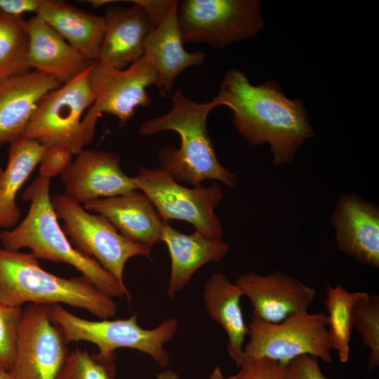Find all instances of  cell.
<instances>
[{
	"instance_id": "9a60e30c",
	"label": "cell",
	"mask_w": 379,
	"mask_h": 379,
	"mask_svg": "<svg viewBox=\"0 0 379 379\" xmlns=\"http://www.w3.org/2000/svg\"><path fill=\"white\" fill-rule=\"evenodd\" d=\"M338 249L359 263L379 268V209L355 194H342L331 216Z\"/></svg>"
},
{
	"instance_id": "d590c367",
	"label": "cell",
	"mask_w": 379,
	"mask_h": 379,
	"mask_svg": "<svg viewBox=\"0 0 379 379\" xmlns=\"http://www.w3.org/2000/svg\"><path fill=\"white\" fill-rule=\"evenodd\" d=\"M114 1H111V0H91V1H88L87 2H89L94 8H97L102 6H104L105 4H110V3L114 2Z\"/></svg>"
},
{
	"instance_id": "ab89813d",
	"label": "cell",
	"mask_w": 379,
	"mask_h": 379,
	"mask_svg": "<svg viewBox=\"0 0 379 379\" xmlns=\"http://www.w3.org/2000/svg\"><path fill=\"white\" fill-rule=\"evenodd\" d=\"M364 379H369V378H364Z\"/></svg>"
},
{
	"instance_id": "9c48e42d",
	"label": "cell",
	"mask_w": 379,
	"mask_h": 379,
	"mask_svg": "<svg viewBox=\"0 0 379 379\" xmlns=\"http://www.w3.org/2000/svg\"><path fill=\"white\" fill-rule=\"evenodd\" d=\"M51 203L72 246L98 262L120 283L124 284V270L130 258L151 257L150 248L128 240L105 217L91 213L63 194L55 195Z\"/></svg>"
},
{
	"instance_id": "3957f363",
	"label": "cell",
	"mask_w": 379,
	"mask_h": 379,
	"mask_svg": "<svg viewBox=\"0 0 379 379\" xmlns=\"http://www.w3.org/2000/svg\"><path fill=\"white\" fill-rule=\"evenodd\" d=\"M172 108L160 117L145 121L139 128L140 135H150L164 131L177 132L181 138L178 149L168 145L159 154L160 168L169 173L177 182L194 187L204 180H216L229 187L237 183V175L218 161L206 123L209 112L220 104L215 100L196 102L177 88L171 97Z\"/></svg>"
},
{
	"instance_id": "8fae6325",
	"label": "cell",
	"mask_w": 379,
	"mask_h": 379,
	"mask_svg": "<svg viewBox=\"0 0 379 379\" xmlns=\"http://www.w3.org/2000/svg\"><path fill=\"white\" fill-rule=\"evenodd\" d=\"M135 178L139 190L149 199L164 222L172 219L185 220L201 234L222 240V225L214 213V208L223 196L219 185L188 188L161 168L140 167Z\"/></svg>"
},
{
	"instance_id": "5b68a950",
	"label": "cell",
	"mask_w": 379,
	"mask_h": 379,
	"mask_svg": "<svg viewBox=\"0 0 379 379\" xmlns=\"http://www.w3.org/2000/svg\"><path fill=\"white\" fill-rule=\"evenodd\" d=\"M49 314L67 344L87 341L98 347V353L105 356L116 354L119 348L134 349L150 356L162 368L170 363L164 345L175 335L179 324L178 319L172 317L154 328H142L138 323L137 314L126 319L91 321L73 314L59 304L49 306Z\"/></svg>"
},
{
	"instance_id": "5bb4252c",
	"label": "cell",
	"mask_w": 379,
	"mask_h": 379,
	"mask_svg": "<svg viewBox=\"0 0 379 379\" xmlns=\"http://www.w3.org/2000/svg\"><path fill=\"white\" fill-rule=\"evenodd\" d=\"M243 296L249 298L253 317L277 324L291 314L308 311L316 290L282 271L267 274L248 272L235 281Z\"/></svg>"
},
{
	"instance_id": "484cf974",
	"label": "cell",
	"mask_w": 379,
	"mask_h": 379,
	"mask_svg": "<svg viewBox=\"0 0 379 379\" xmlns=\"http://www.w3.org/2000/svg\"><path fill=\"white\" fill-rule=\"evenodd\" d=\"M27 20L0 12V82L31 71Z\"/></svg>"
},
{
	"instance_id": "d4e9b609",
	"label": "cell",
	"mask_w": 379,
	"mask_h": 379,
	"mask_svg": "<svg viewBox=\"0 0 379 379\" xmlns=\"http://www.w3.org/2000/svg\"><path fill=\"white\" fill-rule=\"evenodd\" d=\"M366 293L350 292L339 284L327 286L324 302L328 312V338L332 350L338 352L342 363H346L350 359V339L354 328V306Z\"/></svg>"
},
{
	"instance_id": "74e56055",
	"label": "cell",
	"mask_w": 379,
	"mask_h": 379,
	"mask_svg": "<svg viewBox=\"0 0 379 379\" xmlns=\"http://www.w3.org/2000/svg\"><path fill=\"white\" fill-rule=\"evenodd\" d=\"M0 379H14L10 372L0 369Z\"/></svg>"
},
{
	"instance_id": "603a6c76",
	"label": "cell",
	"mask_w": 379,
	"mask_h": 379,
	"mask_svg": "<svg viewBox=\"0 0 379 379\" xmlns=\"http://www.w3.org/2000/svg\"><path fill=\"white\" fill-rule=\"evenodd\" d=\"M203 296L208 314L226 332L228 354L239 367L248 333L240 303L243 296L240 289L224 274L216 272L206 282Z\"/></svg>"
},
{
	"instance_id": "4fadbf2b",
	"label": "cell",
	"mask_w": 379,
	"mask_h": 379,
	"mask_svg": "<svg viewBox=\"0 0 379 379\" xmlns=\"http://www.w3.org/2000/svg\"><path fill=\"white\" fill-rule=\"evenodd\" d=\"M64 195L80 204L139 190L135 177L127 175L117 152L84 149L60 172Z\"/></svg>"
},
{
	"instance_id": "d6a6232c",
	"label": "cell",
	"mask_w": 379,
	"mask_h": 379,
	"mask_svg": "<svg viewBox=\"0 0 379 379\" xmlns=\"http://www.w3.org/2000/svg\"><path fill=\"white\" fill-rule=\"evenodd\" d=\"M45 0H0V12L13 17H23L26 13L36 14Z\"/></svg>"
},
{
	"instance_id": "2e32d148",
	"label": "cell",
	"mask_w": 379,
	"mask_h": 379,
	"mask_svg": "<svg viewBox=\"0 0 379 379\" xmlns=\"http://www.w3.org/2000/svg\"><path fill=\"white\" fill-rule=\"evenodd\" d=\"M89 212L105 217L128 240L152 248L161 241L165 222L149 199L137 190L84 203Z\"/></svg>"
},
{
	"instance_id": "f1b7e54d",
	"label": "cell",
	"mask_w": 379,
	"mask_h": 379,
	"mask_svg": "<svg viewBox=\"0 0 379 379\" xmlns=\"http://www.w3.org/2000/svg\"><path fill=\"white\" fill-rule=\"evenodd\" d=\"M23 308L0 304V369L8 371L14 364Z\"/></svg>"
},
{
	"instance_id": "8d00e7d4",
	"label": "cell",
	"mask_w": 379,
	"mask_h": 379,
	"mask_svg": "<svg viewBox=\"0 0 379 379\" xmlns=\"http://www.w3.org/2000/svg\"><path fill=\"white\" fill-rule=\"evenodd\" d=\"M209 379H225L220 367L216 366L211 373Z\"/></svg>"
},
{
	"instance_id": "30bf717a",
	"label": "cell",
	"mask_w": 379,
	"mask_h": 379,
	"mask_svg": "<svg viewBox=\"0 0 379 379\" xmlns=\"http://www.w3.org/2000/svg\"><path fill=\"white\" fill-rule=\"evenodd\" d=\"M91 66L42 98L21 136L72 155L84 149L82 116L93 102L88 80Z\"/></svg>"
},
{
	"instance_id": "277c9868",
	"label": "cell",
	"mask_w": 379,
	"mask_h": 379,
	"mask_svg": "<svg viewBox=\"0 0 379 379\" xmlns=\"http://www.w3.org/2000/svg\"><path fill=\"white\" fill-rule=\"evenodd\" d=\"M53 305L63 303L84 309L100 319L114 317L117 305L84 275L58 277L44 270L38 258L0 247V304Z\"/></svg>"
},
{
	"instance_id": "6da1fadb",
	"label": "cell",
	"mask_w": 379,
	"mask_h": 379,
	"mask_svg": "<svg viewBox=\"0 0 379 379\" xmlns=\"http://www.w3.org/2000/svg\"><path fill=\"white\" fill-rule=\"evenodd\" d=\"M213 100L232 109L234 127L250 145H269L277 165L293 161L314 135L303 102L288 98L273 81L255 86L243 71L232 69Z\"/></svg>"
},
{
	"instance_id": "ac0fdd59",
	"label": "cell",
	"mask_w": 379,
	"mask_h": 379,
	"mask_svg": "<svg viewBox=\"0 0 379 379\" xmlns=\"http://www.w3.org/2000/svg\"><path fill=\"white\" fill-rule=\"evenodd\" d=\"M131 7L111 6L105 11V32L98 59L124 69L144 55L145 41L154 27L145 8L133 1Z\"/></svg>"
},
{
	"instance_id": "f546056e",
	"label": "cell",
	"mask_w": 379,
	"mask_h": 379,
	"mask_svg": "<svg viewBox=\"0 0 379 379\" xmlns=\"http://www.w3.org/2000/svg\"><path fill=\"white\" fill-rule=\"evenodd\" d=\"M287 364L260 358L243 364L240 371L225 379H288Z\"/></svg>"
},
{
	"instance_id": "836d02e7",
	"label": "cell",
	"mask_w": 379,
	"mask_h": 379,
	"mask_svg": "<svg viewBox=\"0 0 379 379\" xmlns=\"http://www.w3.org/2000/svg\"><path fill=\"white\" fill-rule=\"evenodd\" d=\"M142 6L149 15L153 26H157L165 17L173 0H134Z\"/></svg>"
},
{
	"instance_id": "7a4b0ae2",
	"label": "cell",
	"mask_w": 379,
	"mask_h": 379,
	"mask_svg": "<svg viewBox=\"0 0 379 379\" xmlns=\"http://www.w3.org/2000/svg\"><path fill=\"white\" fill-rule=\"evenodd\" d=\"M51 176L41 173L22 194L29 202L25 218L11 230L0 232L3 247L12 251L27 248L38 259L68 264L86 277L102 293L110 298L131 296L120 283L98 262L75 248L58 224L50 197Z\"/></svg>"
},
{
	"instance_id": "7402d4cb",
	"label": "cell",
	"mask_w": 379,
	"mask_h": 379,
	"mask_svg": "<svg viewBox=\"0 0 379 379\" xmlns=\"http://www.w3.org/2000/svg\"><path fill=\"white\" fill-rule=\"evenodd\" d=\"M36 15L84 57L98 59L105 32L104 17L55 0H45Z\"/></svg>"
},
{
	"instance_id": "44dd1931",
	"label": "cell",
	"mask_w": 379,
	"mask_h": 379,
	"mask_svg": "<svg viewBox=\"0 0 379 379\" xmlns=\"http://www.w3.org/2000/svg\"><path fill=\"white\" fill-rule=\"evenodd\" d=\"M161 241L171 258V275L166 293L173 298L190 281L197 271L209 262H219L230 251V245L197 232H180L165 223Z\"/></svg>"
},
{
	"instance_id": "83f0119b",
	"label": "cell",
	"mask_w": 379,
	"mask_h": 379,
	"mask_svg": "<svg viewBox=\"0 0 379 379\" xmlns=\"http://www.w3.org/2000/svg\"><path fill=\"white\" fill-rule=\"evenodd\" d=\"M352 321L369 350L368 369L371 371L379 366V295L367 292L360 298L354 306Z\"/></svg>"
},
{
	"instance_id": "4316f807",
	"label": "cell",
	"mask_w": 379,
	"mask_h": 379,
	"mask_svg": "<svg viewBox=\"0 0 379 379\" xmlns=\"http://www.w3.org/2000/svg\"><path fill=\"white\" fill-rule=\"evenodd\" d=\"M116 354L102 355L77 348L70 352L57 379H115Z\"/></svg>"
},
{
	"instance_id": "ba28073f",
	"label": "cell",
	"mask_w": 379,
	"mask_h": 379,
	"mask_svg": "<svg viewBox=\"0 0 379 379\" xmlns=\"http://www.w3.org/2000/svg\"><path fill=\"white\" fill-rule=\"evenodd\" d=\"M260 0H184L177 18L184 43L218 48L255 36L263 27Z\"/></svg>"
},
{
	"instance_id": "52a82bcc",
	"label": "cell",
	"mask_w": 379,
	"mask_h": 379,
	"mask_svg": "<svg viewBox=\"0 0 379 379\" xmlns=\"http://www.w3.org/2000/svg\"><path fill=\"white\" fill-rule=\"evenodd\" d=\"M249 341L245 344L239 367L260 358L287 364L301 355H310L326 364L332 362L327 333V316L323 312L303 311L281 322H265L252 316Z\"/></svg>"
},
{
	"instance_id": "d6986e66",
	"label": "cell",
	"mask_w": 379,
	"mask_h": 379,
	"mask_svg": "<svg viewBox=\"0 0 379 379\" xmlns=\"http://www.w3.org/2000/svg\"><path fill=\"white\" fill-rule=\"evenodd\" d=\"M179 1L173 0L163 20L146 36L144 54L152 62L158 77V88L165 96L173 88L177 76L185 69L201 65L202 52L190 53L183 46L178 22Z\"/></svg>"
},
{
	"instance_id": "ffe728a7",
	"label": "cell",
	"mask_w": 379,
	"mask_h": 379,
	"mask_svg": "<svg viewBox=\"0 0 379 379\" xmlns=\"http://www.w3.org/2000/svg\"><path fill=\"white\" fill-rule=\"evenodd\" d=\"M27 60L32 70L50 75L62 84L87 69L92 61L73 48L39 15L27 20Z\"/></svg>"
},
{
	"instance_id": "cb8c5ba5",
	"label": "cell",
	"mask_w": 379,
	"mask_h": 379,
	"mask_svg": "<svg viewBox=\"0 0 379 379\" xmlns=\"http://www.w3.org/2000/svg\"><path fill=\"white\" fill-rule=\"evenodd\" d=\"M46 147L39 142L20 136L10 143L7 165L0 176V228H13L21 211L16 196L41 162Z\"/></svg>"
},
{
	"instance_id": "e575fe53",
	"label": "cell",
	"mask_w": 379,
	"mask_h": 379,
	"mask_svg": "<svg viewBox=\"0 0 379 379\" xmlns=\"http://www.w3.org/2000/svg\"><path fill=\"white\" fill-rule=\"evenodd\" d=\"M155 379H180L179 375L171 369H166L159 373Z\"/></svg>"
},
{
	"instance_id": "f35d334b",
	"label": "cell",
	"mask_w": 379,
	"mask_h": 379,
	"mask_svg": "<svg viewBox=\"0 0 379 379\" xmlns=\"http://www.w3.org/2000/svg\"><path fill=\"white\" fill-rule=\"evenodd\" d=\"M2 172H3V169H2V168L0 166V176H1V173H2Z\"/></svg>"
},
{
	"instance_id": "1f68e13d",
	"label": "cell",
	"mask_w": 379,
	"mask_h": 379,
	"mask_svg": "<svg viewBox=\"0 0 379 379\" xmlns=\"http://www.w3.org/2000/svg\"><path fill=\"white\" fill-rule=\"evenodd\" d=\"M72 155L69 152L64 149L46 148L41 160V173L48 175H50V171H60V173L71 162Z\"/></svg>"
},
{
	"instance_id": "7c38bea8",
	"label": "cell",
	"mask_w": 379,
	"mask_h": 379,
	"mask_svg": "<svg viewBox=\"0 0 379 379\" xmlns=\"http://www.w3.org/2000/svg\"><path fill=\"white\" fill-rule=\"evenodd\" d=\"M67 345L49 306L29 304L22 310L10 373L14 379H57L69 352Z\"/></svg>"
},
{
	"instance_id": "8992f818",
	"label": "cell",
	"mask_w": 379,
	"mask_h": 379,
	"mask_svg": "<svg viewBox=\"0 0 379 379\" xmlns=\"http://www.w3.org/2000/svg\"><path fill=\"white\" fill-rule=\"evenodd\" d=\"M93 102L82 119L86 146L94 138L97 121L102 113L118 119L120 127L134 116L137 107H147L151 98L146 88L158 86V77L152 61L146 55L124 69L98 59L88 74Z\"/></svg>"
},
{
	"instance_id": "e0dca14e",
	"label": "cell",
	"mask_w": 379,
	"mask_h": 379,
	"mask_svg": "<svg viewBox=\"0 0 379 379\" xmlns=\"http://www.w3.org/2000/svg\"><path fill=\"white\" fill-rule=\"evenodd\" d=\"M62 85L36 70L0 82V147L20 138L42 98Z\"/></svg>"
},
{
	"instance_id": "4dcf8cb0",
	"label": "cell",
	"mask_w": 379,
	"mask_h": 379,
	"mask_svg": "<svg viewBox=\"0 0 379 379\" xmlns=\"http://www.w3.org/2000/svg\"><path fill=\"white\" fill-rule=\"evenodd\" d=\"M288 379H329L322 372L318 359L301 355L287 363Z\"/></svg>"
}]
</instances>
